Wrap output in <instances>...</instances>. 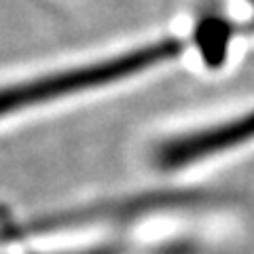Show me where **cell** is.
Segmentation results:
<instances>
[{
    "instance_id": "2",
    "label": "cell",
    "mask_w": 254,
    "mask_h": 254,
    "mask_svg": "<svg viewBox=\"0 0 254 254\" xmlns=\"http://www.w3.org/2000/svg\"><path fill=\"white\" fill-rule=\"evenodd\" d=\"M254 138V113L246 115L235 121L210 127L205 131L190 133L187 138H178L168 142L159 150V163L163 168H178L185 163H193L197 159L216 155L225 148L242 144Z\"/></svg>"
},
{
    "instance_id": "1",
    "label": "cell",
    "mask_w": 254,
    "mask_h": 254,
    "mask_svg": "<svg viewBox=\"0 0 254 254\" xmlns=\"http://www.w3.org/2000/svg\"><path fill=\"white\" fill-rule=\"evenodd\" d=\"M182 51H185V41L165 38V41L150 43L125 55H115V58L100 60L95 64H87V66L62 70L55 74H43L38 78H30L26 83L2 87L0 89V117L55 98H64L70 93L95 89V87L121 81V78H127L131 74L144 72L157 64L178 58Z\"/></svg>"
}]
</instances>
